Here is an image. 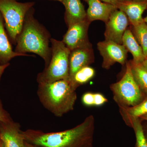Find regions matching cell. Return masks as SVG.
<instances>
[{"instance_id":"cell-1","label":"cell","mask_w":147,"mask_h":147,"mask_svg":"<svg viewBox=\"0 0 147 147\" xmlns=\"http://www.w3.org/2000/svg\"><path fill=\"white\" fill-rule=\"evenodd\" d=\"M95 129L93 116L87 117L73 128L55 132L28 129L21 132L26 142L40 147H85L92 144Z\"/></svg>"},{"instance_id":"cell-2","label":"cell","mask_w":147,"mask_h":147,"mask_svg":"<svg viewBox=\"0 0 147 147\" xmlns=\"http://www.w3.org/2000/svg\"><path fill=\"white\" fill-rule=\"evenodd\" d=\"M34 12L32 7L26 14L21 31L16 38L15 52L38 55L45 61L46 67L51 58L50 35L45 27L35 18Z\"/></svg>"},{"instance_id":"cell-3","label":"cell","mask_w":147,"mask_h":147,"mask_svg":"<svg viewBox=\"0 0 147 147\" xmlns=\"http://www.w3.org/2000/svg\"><path fill=\"white\" fill-rule=\"evenodd\" d=\"M76 90L68 79L39 83L37 93L43 107L56 117H61L73 110L77 99Z\"/></svg>"},{"instance_id":"cell-4","label":"cell","mask_w":147,"mask_h":147,"mask_svg":"<svg viewBox=\"0 0 147 147\" xmlns=\"http://www.w3.org/2000/svg\"><path fill=\"white\" fill-rule=\"evenodd\" d=\"M50 42L51 59L47 67L38 75V84L52 83L69 78L70 50L62 41L51 38Z\"/></svg>"},{"instance_id":"cell-5","label":"cell","mask_w":147,"mask_h":147,"mask_svg":"<svg viewBox=\"0 0 147 147\" xmlns=\"http://www.w3.org/2000/svg\"><path fill=\"white\" fill-rule=\"evenodd\" d=\"M126 69L121 79L112 84L110 89L114 100L120 107H130L138 105L144 99L146 95L134 79L129 61L127 62Z\"/></svg>"},{"instance_id":"cell-6","label":"cell","mask_w":147,"mask_h":147,"mask_svg":"<svg viewBox=\"0 0 147 147\" xmlns=\"http://www.w3.org/2000/svg\"><path fill=\"white\" fill-rule=\"evenodd\" d=\"M34 4L33 2L21 3L17 0H0V12L8 36L13 44H16L26 14Z\"/></svg>"},{"instance_id":"cell-7","label":"cell","mask_w":147,"mask_h":147,"mask_svg":"<svg viewBox=\"0 0 147 147\" xmlns=\"http://www.w3.org/2000/svg\"><path fill=\"white\" fill-rule=\"evenodd\" d=\"M97 49L103 58L102 67L108 69L116 63L126 64L128 51L122 44L105 40L97 43Z\"/></svg>"},{"instance_id":"cell-8","label":"cell","mask_w":147,"mask_h":147,"mask_svg":"<svg viewBox=\"0 0 147 147\" xmlns=\"http://www.w3.org/2000/svg\"><path fill=\"white\" fill-rule=\"evenodd\" d=\"M91 23L86 18L68 27V30L64 35L62 41L70 51L79 47L92 45L88 35Z\"/></svg>"},{"instance_id":"cell-9","label":"cell","mask_w":147,"mask_h":147,"mask_svg":"<svg viewBox=\"0 0 147 147\" xmlns=\"http://www.w3.org/2000/svg\"><path fill=\"white\" fill-rule=\"evenodd\" d=\"M129 24L126 14L118 9H116L105 23V40L122 44L123 37Z\"/></svg>"},{"instance_id":"cell-10","label":"cell","mask_w":147,"mask_h":147,"mask_svg":"<svg viewBox=\"0 0 147 147\" xmlns=\"http://www.w3.org/2000/svg\"><path fill=\"white\" fill-rule=\"evenodd\" d=\"M0 138L5 147H24L25 141L20 124L12 120L0 122Z\"/></svg>"},{"instance_id":"cell-11","label":"cell","mask_w":147,"mask_h":147,"mask_svg":"<svg viewBox=\"0 0 147 147\" xmlns=\"http://www.w3.org/2000/svg\"><path fill=\"white\" fill-rule=\"evenodd\" d=\"M94 61L92 45L76 48L70 51L69 78L84 67L89 66Z\"/></svg>"},{"instance_id":"cell-12","label":"cell","mask_w":147,"mask_h":147,"mask_svg":"<svg viewBox=\"0 0 147 147\" xmlns=\"http://www.w3.org/2000/svg\"><path fill=\"white\" fill-rule=\"evenodd\" d=\"M117 7L126 14L130 25L135 26L144 21L142 15L147 9V0H132L123 2L119 1Z\"/></svg>"},{"instance_id":"cell-13","label":"cell","mask_w":147,"mask_h":147,"mask_svg":"<svg viewBox=\"0 0 147 147\" xmlns=\"http://www.w3.org/2000/svg\"><path fill=\"white\" fill-rule=\"evenodd\" d=\"M88 3L87 18L91 23L100 20L105 24L113 11L117 9L115 6L103 2L101 0H89Z\"/></svg>"},{"instance_id":"cell-14","label":"cell","mask_w":147,"mask_h":147,"mask_svg":"<svg viewBox=\"0 0 147 147\" xmlns=\"http://www.w3.org/2000/svg\"><path fill=\"white\" fill-rule=\"evenodd\" d=\"M65 8L64 19L67 26L87 18L86 11L81 0H63Z\"/></svg>"},{"instance_id":"cell-15","label":"cell","mask_w":147,"mask_h":147,"mask_svg":"<svg viewBox=\"0 0 147 147\" xmlns=\"http://www.w3.org/2000/svg\"><path fill=\"white\" fill-rule=\"evenodd\" d=\"M4 21L0 12V65L9 63L13 58L18 56H30L28 54L16 53L12 50L8 36L5 30Z\"/></svg>"},{"instance_id":"cell-16","label":"cell","mask_w":147,"mask_h":147,"mask_svg":"<svg viewBox=\"0 0 147 147\" xmlns=\"http://www.w3.org/2000/svg\"><path fill=\"white\" fill-rule=\"evenodd\" d=\"M122 45L128 52L131 53L133 57L132 61L135 63L141 64L144 60L145 57L142 47L137 42L129 28L127 29L124 34Z\"/></svg>"},{"instance_id":"cell-17","label":"cell","mask_w":147,"mask_h":147,"mask_svg":"<svg viewBox=\"0 0 147 147\" xmlns=\"http://www.w3.org/2000/svg\"><path fill=\"white\" fill-rule=\"evenodd\" d=\"M120 113L125 123L129 126L132 121L147 115V94L138 105L130 107H120Z\"/></svg>"},{"instance_id":"cell-18","label":"cell","mask_w":147,"mask_h":147,"mask_svg":"<svg viewBox=\"0 0 147 147\" xmlns=\"http://www.w3.org/2000/svg\"><path fill=\"white\" fill-rule=\"evenodd\" d=\"M95 74L94 69L87 66L79 69L69 80L71 86L76 90L80 86L89 82L94 77Z\"/></svg>"},{"instance_id":"cell-19","label":"cell","mask_w":147,"mask_h":147,"mask_svg":"<svg viewBox=\"0 0 147 147\" xmlns=\"http://www.w3.org/2000/svg\"><path fill=\"white\" fill-rule=\"evenodd\" d=\"M129 61L135 81L142 91L147 94V69L142 64L135 63L132 60Z\"/></svg>"},{"instance_id":"cell-20","label":"cell","mask_w":147,"mask_h":147,"mask_svg":"<svg viewBox=\"0 0 147 147\" xmlns=\"http://www.w3.org/2000/svg\"><path fill=\"white\" fill-rule=\"evenodd\" d=\"M130 30L142 47L145 58L147 56V25L143 21L135 26L130 25Z\"/></svg>"},{"instance_id":"cell-21","label":"cell","mask_w":147,"mask_h":147,"mask_svg":"<svg viewBox=\"0 0 147 147\" xmlns=\"http://www.w3.org/2000/svg\"><path fill=\"white\" fill-rule=\"evenodd\" d=\"M142 121L140 119L134 120L131 122L129 126L133 129L135 133L136 139L135 147H147V141Z\"/></svg>"},{"instance_id":"cell-22","label":"cell","mask_w":147,"mask_h":147,"mask_svg":"<svg viewBox=\"0 0 147 147\" xmlns=\"http://www.w3.org/2000/svg\"><path fill=\"white\" fill-rule=\"evenodd\" d=\"M94 93L91 92L85 93L82 96V101L84 105L86 106H94Z\"/></svg>"},{"instance_id":"cell-23","label":"cell","mask_w":147,"mask_h":147,"mask_svg":"<svg viewBox=\"0 0 147 147\" xmlns=\"http://www.w3.org/2000/svg\"><path fill=\"white\" fill-rule=\"evenodd\" d=\"M94 106H101L108 102V99L106 98L103 95L99 93H94Z\"/></svg>"},{"instance_id":"cell-24","label":"cell","mask_w":147,"mask_h":147,"mask_svg":"<svg viewBox=\"0 0 147 147\" xmlns=\"http://www.w3.org/2000/svg\"><path fill=\"white\" fill-rule=\"evenodd\" d=\"M11 120L9 115L3 108L2 103L0 100V122L7 123Z\"/></svg>"},{"instance_id":"cell-25","label":"cell","mask_w":147,"mask_h":147,"mask_svg":"<svg viewBox=\"0 0 147 147\" xmlns=\"http://www.w3.org/2000/svg\"><path fill=\"white\" fill-rule=\"evenodd\" d=\"M9 65V63L3 65H0V79L4 71L6 69L7 67H8Z\"/></svg>"},{"instance_id":"cell-26","label":"cell","mask_w":147,"mask_h":147,"mask_svg":"<svg viewBox=\"0 0 147 147\" xmlns=\"http://www.w3.org/2000/svg\"><path fill=\"white\" fill-rule=\"evenodd\" d=\"M101 1L103 2L111 4L115 6L116 7L118 3H119V1L118 0H101Z\"/></svg>"},{"instance_id":"cell-27","label":"cell","mask_w":147,"mask_h":147,"mask_svg":"<svg viewBox=\"0 0 147 147\" xmlns=\"http://www.w3.org/2000/svg\"><path fill=\"white\" fill-rule=\"evenodd\" d=\"M24 144H25L24 145V147H40L36 146V145L28 143V142H26V141H25Z\"/></svg>"},{"instance_id":"cell-28","label":"cell","mask_w":147,"mask_h":147,"mask_svg":"<svg viewBox=\"0 0 147 147\" xmlns=\"http://www.w3.org/2000/svg\"><path fill=\"white\" fill-rule=\"evenodd\" d=\"M142 65L146 69H147V56L145 58L144 60L142 63Z\"/></svg>"},{"instance_id":"cell-29","label":"cell","mask_w":147,"mask_h":147,"mask_svg":"<svg viewBox=\"0 0 147 147\" xmlns=\"http://www.w3.org/2000/svg\"><path fill=\"white\" fill-rule=\"evenodd\" d=\"M143 128H144V134L145 137H146V139L147 141V125H143Z\"/></svg>"},{"instance_id":"cell-30","label":"cell","mask_w":147,"mask_h":147,"mask_svg":"<svg viewBox=\"0 0 147 147\" xmlns=\"http://www.w3.org/2000/svg\"><path fill=\"white\" fill-rule=\"evenodd\" d=\"M140 119L142 121H145L147 122V115L142 116L140 118Z\"/></svg>"},{"instance_id":"cell-31","label":"cell","mask_w":147,"mask_h":147,"mask_svg":"<svg viewBox=\"0 0 147 147\" xmlns=\"http://www.w3.org/2000/svg\"><path fill=\"white\" fill-rule=\"evenodd\" d=\"M0 147H5L3 142L2 140L1 139V138H0Z\"/></svg>"},{"instance_id":"cell-32","label":"cell","mask_w":147,"mask_h":147,"mask_svg":"<svg viewBox=\"0 0 147 147\" xmlns=\"http://www.w3.org/2000/svg\"><path fill=\"white\" fill-rule=\"evenodd\" d=\"M119 2H123L130 1H132V0H118Z\"/></svg>"},{"instance_id":"cell-33","label":"cell","mask_w":147,"mask_h":147,"mask_svg":"<svg viewBox=\"0 0 147 147\" xmlns=\"http://www.w3.org/2000/svg\"><path fill=\"white\" fill-rule=\"evenodd\" d=\"M144 21L145 23H146L147 25V16H146V17H145L144 18Z\"/></svg>"},{"instance_id":"cell-34","label":"cell","mask_w":147,"mask_h":147,"mask_svg":"<svg viewBox=\"0 0 147 147\" xmlns=\"http://www.w3.org/2000/svg\"><path fill=\"white\" fill-rule=\"evenodd\" d=\"M85 147H93L92 144L88 145V146H87Z\"/></svg>"},{"instance_id":"cell-35","label":"cell","mask_w":147,"mask_h":147,"mask_svg":"<svg viewBox=\"0 0 147 147\" xmlns=\"http://www.w3.org/2000/svg\"><path fill=\"white\" fill-rule=\"evenodd\" d=\"M51 1H60L61 2H62L63 0H51Z\"/></svg>"},{"instance_id":"cell-36","label":"cell","mask_w":147,"mask_h":147,"mask_svg":"<svg viewBox=\"0 0 147 147\" xmlns=\"http://www.w3.org/2000/svg\"><path fill=\"white\" fill-rule=\"evenodd\" d=\"M86 2L88 3V1L89 0H84Z\"/></svg>"}]
</instances>
